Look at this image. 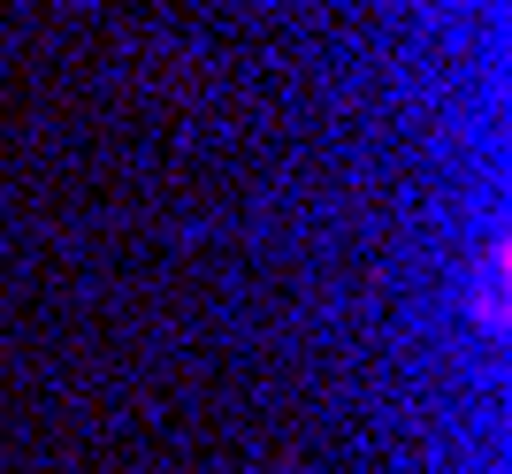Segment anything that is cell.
<instances>
[{
  "label": "cell",
  "mask_w": 512,
  "mask_h": 474,
  "mask_svg": "<svg viewBox=\"0 0 512 474\" xmlns=\"http://www.w3.org/2000/svg\"><path fill=\"white\" fill-rule=\"evenodd\" d=\"M505 268H512V245L490 237V253H482V283H474V314L482 329H505Z\"/></svg>",
  "instance_id": "cell-1"
}]
</instances>
